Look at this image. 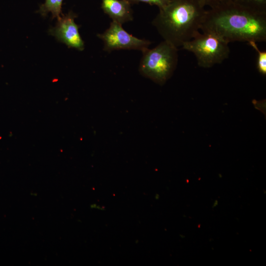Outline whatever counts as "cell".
Returning a JSON list of instances; mask_svg holds the SVG:
<instances>
[{
    "mask_svg": "<svg viewBox=\"0 0 266 266\" xmlns=\"http://www.w3.org/2000/svg\"><path fill=\"white\" fill-rule=\"evenodd\" d=\"M234 2L253 11L266 13V0H235Z\"/></svg>",
    "mask_w": 266,
    "mask_h": 266,
    "instance_id": "cell-9",
    "label": "cell"
},
{
    "mask_svg": "<svg viewBox=\"0 0 266 266\" xmlns=\"http://www.w3.org/2000/svg\"><path fill=\"white\" fill-rule=\"evenodd\" d=\"M204 5L215 8L227 3L234 2L235 0H201Z\"/></svg>",
    "mask_w": 266,
    "mask_h": 266,
    "instance_id": "cell-12",
    "label": "cell"
},
{
    "mask_svg": "<svg viewBox=\"0 0 266 266\" xmlns=\"http://www.w3.org/2000/svg\"><path fill=\"white\" fill-rule=\"evenodd\" d=\"M249 44L257 52V68L263 75L266 74V51H261L255 41H250Z\"/></svg>",
    "mask_w": 266,
    "mask_h": 266,
    "instance_id": "cell-10",
    "label": "cell"
},
{
    "mask_svg": "<svg viewBox=\"0 0 266 266\" xmlns=\"http://www.w3.org/2000/svg\"><path fill=\"white\" fill-rule=\"evenodd\" d=\"M63 0H45L44 3L41 4L36 12L42 16L46 17L49 12L52 14V19L61 17L63 14L62 7Z\"/></svg>",
    "mask_w": 266,
    "mask_h": 266,
    "instance_id": "cell-8",
    "label": "cell"
},
{
    "mask_svg": "<svg viewBox=\"0 0 266 266\" xmlns=\"http://www.w3.org/2000/svg\"><path fill=\"white\" fill-rule=\"evenodd\" d=\"M97 36L103 41V50L108 52L122 49L143 51L151 44L148 40L133 36L123 28L122 24L113 21L104 33L98 34Z\"/></svg>",
    "mask_w": 266,
    "mask_h": 266,
    "instance_id": "cell-5",
    "label": "cell"
},
{
    "mask_svg": "<svg viewBox=\"0 0 266 266\" xmlns=\"http://www.w3.org/2000/svg\"><path fill=\"white\" fill-rule=\"evenodd\" d=\"M200 30L231 42H265L266 13L253 11L235 2L207 11Z\"/></svg>",
    "mask_w": 266,
    "mask_h": 266,
    "instance_id": "cell-1",
    "label": "cell"
},
{
    "mask_svg": "<svg viewBox=\"0 0 266 266\" xmlns=\"http://www.w3.org/2000/svg\"><path fill=\"white\" fill-rule=\"evenodd\" d=\"M139 66L140 73L160 85H164L173 74L178 62L177 47L164 40L155 48L142 51Z\"/></svg>",
    "mask_w": 266,
    "mask_h": 266,
    "instance_id": "cell-3",
    "label": "cell"
},
{
    "mask_svg": "<svg viewBox=\"0 0 266 266\" xmlns=\"http://www.w3.org/2000/svg\"><path fill=\"white\" fill-rule=\"evenodd\" d=\"M182 46L183 49L193 53L198 65L204 68L221 63L229 57L230 53L229 43L211 33L199 32Z\"/></svg>",
    "mask_w": 266,
    "mask_h": 266,
    "instance_id": "cell-4",
    "label": "cell"
},
{
    "mask_svg": "<svg viewBox=\"0 0 266 266\" xmlns=\"http://www.w3.org/2000/svg\"><path fill=\"white\" fill-rule=\"evenodd\" d=\"M131 4L126 0H101V8L115 21L123 24L133 20Z\"/></svg>",
    "mask_w": 266,
    "mask_h": 266,
    "instance_id": "cell-7",
    "label": "cell"
},
{
    "mask_svg": "<svg viewBox=\"0 0 266 266\" xmlns=\"http://www.w3.org/2000/svg\"><path fill=\"white\" fill-rule=\"evenodd\" d=\"M204 6L201 0H170L152 24L164 40L178 47L199 33L207 11Z\"/></svg>",
    "mask_w": 266,
    "mask_h": 266,
    "instance_id": "cell-2",
    "label": "cell"
},
{
    "mask_svg": "<svg viewBox=\"0 0 266 266\" xmlns=\"http://www.w3.org/2000/svg\"><path fill=\"white\" fill-rule=\"evenodd\" d=\"M131 4L143 2L151 5H156L159 9L165 7L168 4L170 0H126Z\"/></svg>",
    "mask_w": 266,
    "mask_h": 266,
    "instance_id": "cell-11",
    "label": "cell"
},
{
    "mask_svg": "<svg viewBox=\"0 0 266 266\" xmlns=\"http://www.w3.org/2000/svg\"><path fill=\"white\" fill-rule=\"evenodd\" d=\"M77 17V15L72 11L65 15L63 14L57 19L55 26L49 29L48 33L68 48L82 51L84 49V43L78 31L80 26L74 21Z\"/></svg>",
    "mask_w": 266,
    "mask_h": 266,
    "instance_id": "cell-6",
    "label": "cell"
},
{
    "mask_svg": "<svg viewBox=\"0 0 266 266\" xmlns=\"http://www.w3.org/2000/svg\"><path fill=\"white\" fill-rule=\"evenodd\" d=\"M91 208L92 209H102V207H101L99 205L96 204H92L91 205Z\"/></svg>",
    "mask_w": 266,
    "mask_h": 266,
    "instance_id": "cell-13",
    "label": "cell"
}]
</instances>
